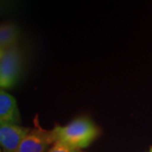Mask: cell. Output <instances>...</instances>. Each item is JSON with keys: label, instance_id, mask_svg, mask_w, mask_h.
<instances>
[{"label": "cell", "instance_id": "cell-1", "mask_svg": "<svg viewBox=\"0 0 152 152\" xmlns=\"http://www.w3.org/2000/svg\"><path fill=\"white\" fill-rule=\"evenodd\" d=\"M54 128L58 140L80 150L89 146L99 135L97 127L86 118H77L65 126L56 125Z\"/></svg>", "mask_w": 152, "mask_h": 152}, {"label": "cell", "instance_id": "cell-2", "mask_svg": "<svg viewBox=\"0 0 152 152\" xmlns=\"http://www.w3.org/2000/svg\"><path fill=\"white\" fill-rule=\"evenodd\" d=\"M22 68V54L18 46L0 49V86L10 89L18 80Z\"/></svg>", "mask_w": 152, "mask_h": 152}, {"label": "cell", "instance_id": "cell-3", "mask_svg": "<svg viewBox=\"0 0 152 152\" xmlns=\"http://www.w3.org/2000/svg\"><path fill=\"white\" fill-rule=\"evenodd\" d=\"M37 119V118L35 120L34 128L25 137L17 152H48L50 147L58 141L55 128L50 130L44 129Z\"/></svg>", "mask_w": 152, "mask_h": 152}, {"label": "cell", "instance_id": "cell-4", "mask_svg": "<svg viewBox=\"0 0 152 152\" xmlns=\"http://www.w3.org/2000/svg\"><path fill=\"white\" fill-rule=\"evenodd\" d=\"M31 129L20 124H0V145L2 152H17Z\"/></svg>", "mask_w": 152, "mask_h": 152}, {"label": "cell", "instance_id": "cell-5", "mask_svg": "<svg viewBox=\"0 0 152 152\" xmlns=\"http://www.w3.org/2000/svg\"><path fill=\"white\" fill-rule=\"evenodd\" d=\"M20 114L15 98L4 90L0 91V124H20Z\"/></svg>", "mask_w": 152, "mask_h": 152}, {"label": "cell", "instance_id": "cell-6", "mask_svg": "<svg viewBox=\"0 0 152 152\" xmlns=\"http://www.w3.org/2000/svg\"><path fill=\"white\" fill-rule=\"evenodd\" d=\"M18 37V28L14 23H3L0 27V49H6L16 46Z\"/></svg>", "mask_w": 152, "mask_h": 152}, {"label": "cell", "instance_id": "cell-7", "mask_svg": "<svg viewBox=\"0 0 152 152\" xmlns=\"http://www.w3.org/2000/svg\"><path fill=\"white\" fill-rule=\"evenodd\" d=\"M48 152H84L80 149H77L66 144L64 142L58 140L50 147Z\"/></svg>", "mask_w": 152, "mask_h": 152}, {"label": "cell", "instance_id": "cell-8", "mask_svg": "<svg viewBox=\"0 0 152 152\" xmlns=\"http://www.w3.org/2000/svg\"><path fill=\"white\" fill-rule=\"evenodd\" d=\"M149 152H152V147H151V149H150V151H149Z\"/></svg>", "mask_w": 152, "mask_h": 152}]
</instances>
